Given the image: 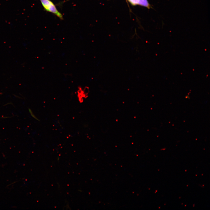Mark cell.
<instances>
[{
  "instance_id": "cell-2",
  "label": "cell",
  "mask_w": 210,
  "mask_h": 210,
  "mask_svg": "<svg viewBox=\"0 0 210 210\" xmlns=\"http://www.w3.org/2000/svg\"><path fill=\"white\" fill-rule=\"evenodd\" d=\"M138 4L149 8V5L147 0H138Z\"/></svg>"
},
{
  "instance_id": "cell-3",
  "label": "cell",
  "mask_w": 210,
  "mask_h": 210,
  "mask_svg": "<svg viewBox=\"0 0 210 210\" xmlns=\"http://www.w3.org/2000/svg\"><path fill=\"white\" fill-rule=\"evenodd\" d=\"M133 5H136L138 4V0H128Z\"/></svg>"
},
{
  "instance_id": "cell-1",
  "label": "cell",
  "mask_w": 210,
  "mask_h": 210,
  "mask_svg": "<svg viewBox=\"0 0 210 210\" xmlns=\"http://www.w3.org/2000/svg\"><path fill=\"white\" fill-rule=\"evenodd\" d=\"M44 10L53 14L60 20H63L62 14L57 10L55 5L50 0H39Z\"/></svg>"
}]
</instances>
